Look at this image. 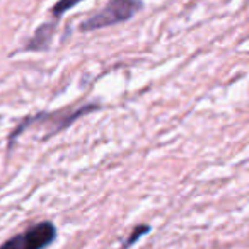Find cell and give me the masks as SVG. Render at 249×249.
<instances>
[{
    "mask_svg": "<svg viewBox=\"0 0 249 249\" xmlns=\"http://www.w3.org/2000/svg\"><path fill=\"white\" fill-rule=\"evenodd\" d=\"M82 0H58L52 9H50V16H52V21L53 22H58L62 19V16L65 12L72 11L75 5H79Z\"/></svg>",
    "mask_w": 249,
    "mask_h": 249,
    "instance_id": "cell-5",
    "label": "cell"
},
{
    "mask_svg": "<svg viewBox=\"0 0 249 249\" xmlns=\"http://www.w3.org/2000/svg\"><path fill=\"white\" fill-rule=\"evenodd\" d=\"M150 232V225L149 224H140V225H137L135 229L132 231V234H130V237L126 239V241L121 244V249H130L133 244H135L137 241H139L140 237H143L145 234H149Z\"/></svg>",
    "mask_w": 249,
    "mask_h": 249,
    "instance_id": "cell-6",
    "label": "cell"
},
{
    "mask_svg": "<svg viewBox=\"0 0 249 249\" xmlns=\"http://www.w3.org/2000/svg\"><path fill=\"white\" fill-rule=\"evenodd\" d=\"M101 109L99 103H86L82 106H70V107H63V109L58 111H52V113H46V111H41L38 114H33V116H28L21 121L14 128V132L9 137V147H12V143L16 142L19 135L26 132L28 128H50L46 132V135L43 137V140H50L53 135L63 132L65 128H69L73 121L80 120L86 114H90L94 111Z\"/></svg>",
    "mask_w": 249,
    "mask_h": 249,
    "instance_id": "cell-1",
    "label": "cell"
},
{
    "mask_svg": "<svg viewBox=\"0 0 249 249\" xmlns=\"http://www.w3.org/2000/svg\"><path fill=\"white\" fill-rule=\"evenodd\" d=\"M142 9V0H109L99 12L80 22L79 29L82 33H90L97 31V29L111 28V26L130 21Z\"/></svg>",
    "mask_w": 249,
    "mask_h": 249,
    "instance_id": "cell-2",
    "label": "cell"
},
{
    "mask_svg": "<svg viewBox=\"0 0 249 249\" xmlns=\"http://www.w3.org/2000/svg\"><path fill=\"white\" fill-rule=\"evenodd\" d=\"M56 235L55 224L43 220L2 242L0 249H46L56 241Z\"/></svg>",
    "mask_w": 249,
    "mask_h": 249,
    "instance_id": "cell-3",
    "label": "cell"
},
{
    "mask_svg": "<svg viewBox=\"0 0 249 249\" xmlns=\"http://www.w3.org/2000/svg\"><path fill=\"white\" fill-rule=\"evenodd\" d=\"M55 33H56V22L53 21L43 22L35 31V35L28 39V43L24 45V50L26 52H45L52 45Z\"/></svg>",
    "mask_w": 249,
    "mask_h": 249,
    "instance_id": "cell-4",
    "label": "cell"
}]
</instances>
